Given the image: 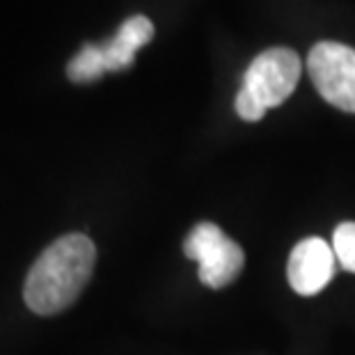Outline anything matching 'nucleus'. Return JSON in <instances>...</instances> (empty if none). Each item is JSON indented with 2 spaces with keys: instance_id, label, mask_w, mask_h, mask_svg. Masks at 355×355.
Returning <instances> with one entry per match:
<instances>
[{
  "instance_id": "nucleus-1",
  "label": "nucleus",
  "mask_w": 355,
  "mask_h": 355,
  "mask_svg": "<svg viewBox=\"0 0 355 355\" xmlns=\"http://www.w3.org/2000/svg\"><path fill=\"white\" fill-rule=\"evenodd\" d=\"M96 263V248L85 234L53 241L26 277L24 300L35 314L53 316L76 303Z\"/></svg>"
},
{
  "instance_id": "nucleus-2",
  "label": "nucleus",
  "mask_w": 355,
  "mask_h": 355,
  "mask_svg": "<svg viewBox=\"0 0 355 355\" xmlns=\"http://www.w3.org/2000/svg\"><path fill=\"white\" fill-rule=\"evenodd\" d=\"M300 58L296 51L277 46L259 53L248 67L236 94V112L245 122H259L270 108L284 103L300 80Z\"/></svg>"
},
{
  "instance_id": "nucleus-3",
  "label": "nucleus",
  "mask_w": 355,
  "mask_h": 355,
  "mask_svg": "<svg viewBox=\"0 0 355 355\" xmlns=\"http://www.w3.org/2000/svg\"><path fill=\"white\" fill-rule=\"evenodd\" d=\"M184 252L188 259L200 263L198 275L209 289L230 286L241 275L245 254L234 239H230L218 225L200 223L184 241Z\"/></svg>"
},
{
  "instance_id": "nucleus-4",
  "label": "nucleus",
  "mask_w": 355,
  "mask_h": 355,
  "mask_svg": "<svg viewBox=\"0 0 355 355\" xmlns=\"http://www.w3.org/2000/svg\"><path fill=\"white\" fill-rule=\"evenodd\" d=\"M307 71L323 99L355 115V49L339 42H319L307 55Z\"/></svg>"
},
{
  "instance_id": "nucleus-5",
  "label": "nucleus",
  "mask_w": 355,
  "mask_h": 355,
  "mask_svg": "<svg viewBox=\"0 0 355 355\" xmlns=\"http://www.w3.org/2000/svg\"><path fill=\"white\" fill-rule=\"evenodd\" d=\"M337 257L332 245L319 236L303 239L291 250L289 263H286V277L291 289L300 296H316L328 286L335 275Z\"/></svg>"
},
{
  "instance_id": "nucleus-6",
  "label": "nucleus",
  "mask_w": 355,
  "mask_h": 355,
  "mask_svg": "<svg viewBox=\"0 0 355 355\" xmlns=\"http://www.w3.org/2000/svg\"><path fill=\"white\" fill-rule=\"evenodd\" d=\"M154 37V24L147 17H131L126 19L117 35L108 44L99 46L101 62L105 71H122L133 64L135 53Z\"/></svg>"
},
{
  "instance_id": "nucleus-7",
  "label": "nucleus",
  "mask_w": 355,
  "mask_h": 355,
  "mask_svg": "<svg viewBox=\"0 0 355 355\" xmlns=\"http://www.w3.org/2000/svg\"><path fill=\"white\" fill-rule=\"evenodd\" d=\"M105 73L101 53L96 44H87L83 46L78 55L71 58V62L67 64V76L71 83H94Z\"/></svg>"
},
{
  "instance_id": "nucleus-8",
  "label": "nucleus",
  "mask_w": 355,
  "mask_h": 355,
  "mask_svg": "<svg viewBox=\"0 0 355 355\" xmlns=\"http://www.w3.org/2000/svg\"><path fill=\"white\" fill-rule=\"evenodd\" d=\"M332 250L339 261V266L349 273H355V223L337 225L332 234Z\"/></svg>"
}]
</instances>
